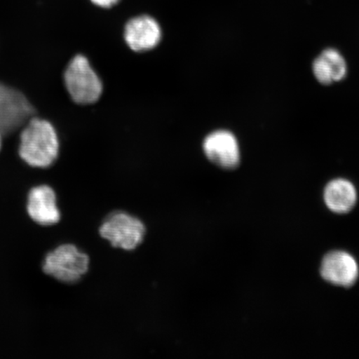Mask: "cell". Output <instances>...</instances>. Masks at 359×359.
Here are the masks:
<instances>
[{
    "mask_svg": "<svg viewBox=\"0 0 359 359\" xmlns=\"http://www.w3.org/2000/svg\"><path fill=\"white\" fill-rule=\"evenodd\" d=\"M60 142L55 128L46 120L31 118L20 137V155L31 167L45 168L55 163Z\"/></svg>",
    "mask_w": 359,
    "mask_h": 359,
    "instance_id": "obj_1",
    "label": "cell"
},
{
    "mask_svg": "<svg viewBox=\"0 0 359 359\" xmlns=\"http://www.w3.org/2000/svg\"><path fill=\"white\" fill-rule=\"evenodd\" d=\"M65 83L72 100L78 104H93L102 93V81L83 55L75 56L70 61L65 73Z\"/></svg>",
    "mask_w": 359,
    "mask_h": 359,
    "instance_id": "obj_2",
    "label": "cell"
},
{
    "mask_svg": "<svg viewBox=\"0 0 359 359\" xmlns=\"http://www.w3.org/2000/svg\"><path fill=\"white\" fill-rule=\"evenodd\" d=\"M89 257L74 245H62L44 259L43 271L67 284L79 281L88 271Z\"/></svg>",
    "mask_w": 359,
    "mask_h": 359,
    "instance_id": "obj_3",
    "label": "cell"
},
{
    "mask_svg": "<svg viewBox=\"0 0 359 359\" xmlns=\"http://www.w3.org/2000/svg\"><path fill=\"white\" fill-rule=\"evenodd\" d=\"M100 235L116 248L133 250L144 239L145 224L128 213L118 212L109 215L100 227Z\"/></svg>",
    "mask_w": 359,
    "mask_h": 359,
    "instance_id": "obj_4",
    "label": "cell"
},
{
    "mask_svg": "<svg viewBox=\"0 0 359 359\" xmlns=\"http://www.w3.org/2000/svg\"><path fill=\"white\" fill-rule=\"evenodd\" d=\"M34 112L24 94L0 83V134L15 132L29 122Z\"/></svg>",
    "mask_w": 359,
    "mask_h": 359,
    "instance_id": "obj_5",
    "label": "cell"
},
{
    "mask_svg": "<svg viewBox=\"0 0 359 359\" xmlns=\"http://www.w3.org/2000/svg\"><path fill=\"white\" fill-rule=\"evenodd\" d=\"M203 150L206 157L219 168L234 169L240 164L239 143L235 135L226 130L210 133L204 140Z\"/></svg>",
    "mask_w": 359,
    "mask_h": 359,
    "instance_id": "obj_6",
    "label": "cell"
},
{
    "mask_svg": "<svg viewBox=\"0 0 359 359\" xmlns=\"http://www.w3.org/2000/svg\"><path fill=\"white\" fill-rule=\"evenodd\" d=\"M124 39L128 47L135 52L151 50L161 39L160 25L151 16L135 17L125 27Z\"/></svg>",
    "mask_w": 359,
    "mask_h": 359,
    "instance_id": "obj_7",
    "label": "cell"
},
{
    "mask_svg": "<svg viewBox=\"0 0 359 359\" xmlns=\"http://www.w3.org/2000/svg\"><path fill=\"white\" fill-rule=\"evenodd\" d=\"M320 273L330 284L350 287L358 279L359 268L351 255L344 251H334L323 259Z\"/></svg>",
    "mask_w": 359,
    "mask_h": 359,
    "instance_id": "obj_8",
    "label": "cell"
},
{
    "mask_svg": "<svg viewBox=\"0 0 359 359\" xmlns=\"http://www.w3.org/2000/svg\"><path fill=\"white\" fill-rule=\"evenodd\" d=\"M28 212L34 222L41 226H53L60 221L55 191L48 186L33 188L29 192Z\"/></svg>",
    "mask_w": 359,
    "mask_h": 359,
    "instance_id": "obj_9",
    "label": "cell"
},
{
    "mask_svg": "<svg viewBox=\"0 0 359 359\" xmlns=\"http://www.w3.org/2000/svg\"><path fill=\"white\" fill-rule=\"evenodd\" d=\"M313 72L314 77L322 84L339 82L347 74L346 61L336 49L327 48L314 60Z\"/></svg>",
    "mask_w": 359,
    "mask_h": 359,
    "instance_id": "obj_10",
    "label": "cell"
},
{
    "mask_svg": "<svg viewBox=\"0 0 359 359\" xmlns=\"http://www.w3.org/2000/svg\"><path fill=\"white\" fill-rule=\"evenodd\" d=\"M324 199L327 208L337 214L351 212L356 205L358 196L352 182L345 179H336L325 187Z\"/></svg>",
    "mask_w": 359,
    "mask_h": 359,
    "instance_id": "obj_11",
    "label": "cell"
},
{
    "mask_svg": "<svg viewBox=\"0 0 359 359\" xmlns=\"http://www.w3.org/2000/svg\"><path fill=\"white\" fill-rule=\"evenodd\" d=\"M95 6L102 8H111L118 4L120 0H91Z\"/></svg>",
    "mask_w": 359,
    "mask_h": 359,
    "instance_id": "obj_12",
    "label": "cell"
},
{
    "mask_svg": "<svg viewBox=\"0 0 359 359\" xmlns=\"http://www.w3.org/2000/svg\"><path fill=\"white\" fill-rule=\"evenodd\" d=\"M0 147H1V134H0Z\"/></svg>",
    "mask_w": 359,
    "mask_h": 359,
    "instance_id": "obj_13",
    "label": "cell"
}]
</instances>
